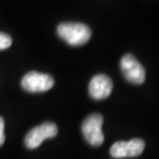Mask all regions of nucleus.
Instances as JSON below:
<instances>
[{
  "label": "nucleus",
  "instance_id": "obj_6",
  "mask_svg": "<svg viewBox=\"0 0 159 159\" xmlns=\"http://www.w3.org/2000/svg\"><path fill=\"white\" fill-rule=\"evenodd\" d=\"M145 149V142L141 139L124 142L119 141L112 145L110 149V154L113 158L120 159L125 157H136L143 153Z\"/></svg>",
  "mask_w": 159,
  "mask_h": 159
},
{
  "label": "nucleus",
  "instance_id": "obj_2",
  "mask_svg": "<svg viewBox=\"0 0 159 159\" xmlns=\"http://www.w3.org/2000/svg\"><path fill=\"white\" fill-rule=\"evenodd\" d=\"M104 118L101 114L94 113L84 119L81 129L83 137L89 145L99 147L104 143V134L102 130Z\"/></svg>",
  "mask_w": 159,
  "mask_h": 159
},
{
  "label": "nucleus",
  "instance_id": "obj_8",
  "mask_svg": "<svg viewBox=\"0 0 159 159\" xmlns=\"http://www.w3.org/2000/svg\"><path fill=\"white\" fill-rule=\"evenodd\" d=\"M11 42L12 39L11 36L5 34V33L0 32V50L8 48L11 45Z\"/></svg>",
  "mask_w": 159,
  "mask_h": 159
},
{
  "label": "nucleus",
  "instance_id": "obj_3",
  "mask_svg": "<svg viewBox=\"0 0 159 159\" xmlns=\"http://www.w3.org/2000/svg\"><path fill=\"white\" fill-rule=\"evenodd\" d=\"M22 87L28 93H45L55 84V80L50 75L31 71L22 78Z\"/></svg>",
  "mask_w": 159,
  "mask_h": 159
},
{
  "label": "nucleus",
  "instance_id": "obj_9",
  "mask_svg": "<svg viewBox=\"0 0 159 159\" xmlns=\"http://www.w3.org/2000/svg\"><path fill=\"white\" fill-rule=\"evenodd\" d=\"M5 141V134H4V120L0 116V147L2 146Z\"/></svg>",
  "mask_w": 159,
  "mask_h": 159
},
{
  "label": "nucleus",
  "instance_id": "obj_7",
  "mask_svg": "<svg viewBox=\"0 0 159 159\" xmlns=\"http://www.w3.org/2000/svg\"><path fill=\"white\" fill-rule=\"evenodd\" d=\"M113 89V82L109 76L98 74L93 76L89 85V91L93 100H105L110 96Z\"/></svg>",
  "mask_w": 159,
  "mask_h": 159
},
{
  "label": "nucleus",
  "instance_id": "obj_4",
  "mask_svg": "<svg viewBox=\"0 0 159 159\" xmlns=\"http://www.w3.org/2000/svg\"><path fill=\"white\" fill-rule=\"evenodd\" d=\"M120 68L128 82L133 84H142L146 78V71L141 63L130 53L122 57L120 61Z\"/></svg>",
  "mask_w": 159,
  "mask_h": 159
},
{
  "label": "nucleus",
  "instance_id": "obj_5",
  "mask_svg": "<svg viewBox=\"0 0 159 159\" xmlns=\"http://www.w3.org/2000/svg\"><path fill=\"white\" fill-rule=\"evenodd\" d=\"M57 134V127L52 122H44L41 125L35 126L27 134L25 145L28 149L38 148L46 139L55 138Z\"/></svg>",
  "mask_w": 159,
  "mask_h": 159
},
{
  "label": "nucleus",
  "instance_id": "obj_1",
  "mask_svg": "<svg viewBox=\"0 0 159 159\" xmlns=\"http://www.w3.org/2000/svg\"><path fill=\"white\" fill-rule=\"evenodd\" d=\"M57 34L64 41L72 46L83 45L91 37V30L82 23H62L57 26Z\"/></svg>",
  "mask_w": 159,
  "mask_h": 159
}]
</instances>
